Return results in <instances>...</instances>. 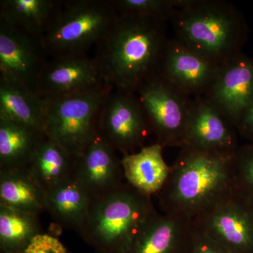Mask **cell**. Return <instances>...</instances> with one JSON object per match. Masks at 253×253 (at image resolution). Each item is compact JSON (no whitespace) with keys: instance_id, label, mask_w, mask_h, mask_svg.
Here are the masks:
<instances>
[{"instance_id":"4","label":"cell","mask_w":253,"mask_h":253,"mask_svg":"<svg viewBox=\"0 0 253 253\" xmlns=\"http://www.w3.org/2000/svg\"><path fill=\"white\" fill-rule=\"evenodd\" d=\"M156 210L151 196L125 182L91 203L78 235L100 253H126Z\"/></svg>"},{"instance_id":"23","label":"cell","mask_w":253,"mask_h":253,"mask_svg":"<svg viewBox=\"0 0 253 253\" xmlns=\"http://www.w3.org/2000/svg\"><path fill=\"white\" fill-rule=\"evenodd\" d=\"M76 158L46 137L37 150L28 169L44 191L73 176Z\"/></svg>"},{"instance_id":"24","label":"cell","mask_w":253,"mask_h":253,"mask_svg":"<svg viewBox=\"0 0 253 253\" xmlns=\"http://www.w3.org/2000/svg\"><path fill=\"white\" fill-rule=\"evenodd\" d=\"M43 233L38 214L0 205V253L23 249Z\"/></svg>"},{"instance_id":"22","label":"cell","mask_w":253,"mask_h":253,"mask_svg":"<svg viewBox=\"0 0 253 253\" xmlns=\"http://www.w3.org/2000/svg\"><path fill=\"white\" fill-rule=\"evenodd\" d=\"M0 205L41 215L46 212V191L28 168L0 172Z\"/></svg>"},{"instance_id":"12","label":"cell","mask_w":253,"mask_h":253,"mask_svg":"<svg viewBox=\"0 0 253 253\" xmlns=\"http://www.w3.org/2000/svg\"><path fill=\"white\" fill-rule=\"evenodd\" d=\"M220 66L173 38L165 47L158 72L191 97H202L212 85Z\"/></svg>"},{"instance_id":"1","label":"cell","mask_w":253,"mask_h":253,"mask_svg":"<svg viewBox=\"0 0 253 253\" xmlns=\"http://www.w3.org/2000/svg\"><path fill=\"white\" fill-rule=\"evenodd\" d=\"M168 21L118 15L93 56L106 84L136 94L138 88L158 71L169 38Z\"/></svg>"},{"instance_id":"29","label":"cell","mask_w":253,"mask_h":253,"mask_svg":"<svg viewBox=\"0 0 253 253\" xmlns=\"http://www.w3.org/2000/svg\"><path fill=\"white\" fill-rule=\"evenodd\" d=\"M237 131L240 135L253 143V104L240 123Z\"/></svg>"},{"instance_id":"6","label":"cell","mask_w":253,"mask_h":253,"mask_svg":"<svg viewBox=\"0 0 253 253\" xmlns=\"http://www.w3.org/2000/svg\"><path fill=\"white\" fill-rule=\"evenodd\" d=\"M113 89L107 84L68 96L45 100V131L76 158L98 133L100 111Z\"/></svg>"},{"instance_id":"19","label":"cell","mask_w":253,"mask_h":253,"mask_svg":"<svg viewBox=\"0 0 253 253\" xmlns=\"http://www.w3.org/2000/svg\"><path fill=\"white\" fill-rule=\"evenodd\" d=\"M46 137L33 126L0 120V172L27 168Z\"/></svg>"},{"instance_id":"9","label":"cell","mask_w":253,"mask_h":253,"mask_svg":"<svg viewBox=\"0 0 253 253\" xmlns=\"http://www.w3.org/2000/svg\"><path fill=\"white\" fill-rule=\"evenodd\" d=\"M98 131L123 156L144 147L152 134L136 94L114 89L101 106Z\"/></svg>"},{"instance_id":"2","label":"cell","mask_w":253,"mask_h":253,"mask_svg":"<svg viewBox=\"0 0 253 253\" xmlns=\"http://www.w3.org/2000/svg\"><path fill=\"white\" fill-rule=\"evenodd\" d=\"M235 155L181 147L156 194L163 213L193 220L234 192Z\"/></svg>"},{"instance_id":"21","label":"cell","mask_w":253,"mask_h":253,"mask_svg":"<svg viewBox=\"0 0 253 253\" xmlns=\"http://www.w3.org/2000/svg\"><path fill=\"white\" fill-rule=\"evenodd\" d=\"M60 3L59 0H1L0 18L42 39L49 30Z\"/></svg>"},{"instance_id":"10","label":"cell","mask_w":253,"mask_h":253,"mask_svg":"<svg viewBox=\"0 0 253 253\" xmlns=\"http://www.w3.org/2000/svg\"><path fill=\"white\" fill-rule=\"evenodd\" d=\"M49 60L41 38L0 18V78L36 91Z\"/></svg>"},{"instance_id":"28","label":"cell","mask_w":253,"mask_h":253,"mask_svg":"<svg viewBox=\"0 0 253 253\" xmlns=\"http://www.w3.org/2000/svg\"><path fill=\"white\" fill-rule=\"evenodd\" d=\"M193 225V224H192ZM190 253H234L196 230L193 226L192 246Z\"/></svg>"},{"instance_id":"16","label":"cell","mask_w":253,"mask_h":253,"mask_svg":"<svg viewBox=\"0 0 253 253\" xmlns=\"http://www.w3.org/2000/svg\"><path fill=\"white\" fill-rule=\"evenodd\" d=\"M192 237V220L156 211L126 253H190Z\"/></svg>"},{"instance_id":"11","label":"cell","mask_w":253,"mask_h":253,"mask_svg":"<svg viewBox=\"0 0 253 253\" xmlns=\"http://www.w3.org/2000/svg\"><path fill=\"white\" fill-rule=\"evenodd\" d=\"M204 97L237 130L253 104V59L242 53L223 63Z\"/></svg>"},{"instance_id":"25","label":"cell","mask_w":253,"mask_h":253,"mask_svg":"<svg viewBox=\"0 0 253 253\" xmlns=\"http://www.w3.org/2000/svg\"><path fill=\"white\" fill-rule=\"evenodd\" d=\"M118 14L170 21L181 0H112Z\"/></svg>"},{"instance_id":"13","label":"cell","mask_w":253,"mask_h":253,"mask_svg":"<svg viewBox=\"0 0 253 253\" xmlns=\"http://www.w3.org/2000/svg\"><path fill=\"white\" fill-rule=\"evenodd\" d=\"M106 84L93 56L67 55L50 58L38 80L36 92L49 99L84 92Z\"/></svg>"},{"instance_id":"3","label":"cell","mask_w":253,"mask_h":253,"mask_svg":"<svg viewBox=\"0 0 253 253\" xmlns=\"http://www.w3.org/2000/svg\"><path fill=\"white\" fill-rule=\"evenodd\" d=\"M170 22L176 40L218 65L241 54L246 41L244 18L224 0H181Z\"/></svg>"},{"instance_id":"30","label":"cell","mask_w":253,"mask_h":253,"mask_svg":"<svg viewBox=\"0 0 253 253\" xmlns=\"http://www.w3.org/2000/svg\"><path fill=\"white\" fill-rule=\"evenodd\" d=\"M95 253H98V252H95Z\"/></svg>"},{"instance_id":"20","label":"cell","mask_w":253,"mask_h":253,"mask_svg":"<svg viewBox=\"0 0 253 253\" xmlns=\"http://www.w3.org/2000/svg\"><path fill=\"white\" fill-rule=\"evenodd\" d=\"M0 120L45 131V100L26 86L0 78Z\"/></svg>"},{"instance_id":"27","label":"cell","mask_w":253,"mask_h":253,"mask_svg":"<svg viewBox=\"0 0 253 253\" xmlns=\"http://www.w3.org/2000/svg\"><path fill=\"white\" fill-rule=\"evenodd\" d=\"M11 253H71V252L59 239L44 232L37 236L23 249Z\"/></svg>"},{"instance_id":"5","label":"cell","mask_w":253,"mask_h":253,"mask_svg":"<svg viewBox=\"0 0 253 253\" xmlns=\"http://www.w3.org/2000/svg\"><path fill=\"white\" fill-rule=\"evenodd\" d=\"M118 15L112 0L61 1L42 41L50 58L89 54L112 27Z\"/></svg>"},{"instance_id":"17","label":"cell","mask_w":253,"mask_h":253,"mask_svg":"<svg viewBox=\"0 0 253 253\" xmlns=\"http://www.w3.org/2000/svg\"><path fill=\"white\" fill-rule=\"evenodd\" d=\"M92 200L71 176L46 191V212L56 224L78 233L89 213Z\"/></svg>"},{"instance_id":"14","label":"cell","mask_w":253,"mask_h":253,"mask_svg":"<svg viewBox=\"0 0 253 253\" xmlns=\"http://www.w3.org/2000/svg\"><path fill=\"white\" fill-rule=\"evenodd\" d=\"M117 151L98 131L83 154L76 158L73 176L92 201L102 199L124 184Z\"/></svg>"},{"instance_id":"8","label":"cell","mask_w":253,"mask_h":253,"mask_svg":"<svg viewBox=\"0 0 253 253\" xmlns=\"http://www.w3.org/2000/svg\"><path fill=\"white\" fill-rule=\"evenodd\" d=\"M193 226L234 253H253V204L236 191L196 216Z\"/></svg>"},{"instance_id":"7","label":"cell","mask_w":253,"mask_h":253,"mask_svg":"<svg viewBox=\"0 0 253 253\" xmlns=\"http://www.w3.org/2000/svg\"><path fill=\"white\" fill-rule=\"evenodd\" d=\"M151 133L162 147H182L194 98L157 72L136 91Z\"/></svg>"},{"instance_id":"18","label":"cell","mask_w":253,"mask_h":253,"mask_svg":"<svg viewBox=\"0 0 253 253\" xmlns=\"http://www.w3.org/2000/svg\"><path fill=\"white\" fill-rule=\"evenodd\" d=\"M161 145L145 146L134 154L122 156L121 163L125 179L144 194H157L167 180L170 166L163 158Z\"/></svg>"},{"instance_id":"15","label":"cell","mask_w":253,"mask_h":253,"mask_svg":"<svg viewBox=\"0 0 253 253\" xmlns=\"http://www.w3.org/2000/svg\"><path fill=\"white\" fill-rule=\"evenodd\" d=\"M237 133L236 128L212 105L204 97H196L183 146L235 155L240 147Z\"/></svg>"},{"instance_id":"26","label":"cell","mask_w":253,"mask_h":253,"mask_svg":"<svg viewBox=\"0 0 253 253\" xmlns=\"http://www.w3.org/2000/svg\"><path fill=\"white\" fill-rule=\"evenodd\" d=\"M234 188L253 204V143L240 146L234 156Z\"/></svg>"}]
</instances>
